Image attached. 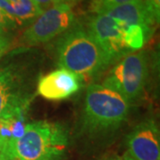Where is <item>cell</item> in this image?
<instances>
[{
  "label": "cell",
  "instance_id": "6da1fadb",
  "mask_svg": "<svg viewBox=\"0 0 160 160\" xmlns=\"http://www.w3.org/2000/svg\"><path fill=\"white\" fill-rule=\"evenodd\" d=\"M69 143V130L59 122L37 121L12 137L1 152L4 160H62Z\"/></svg>",
  "mask_w": 160,
  "mask_h": 160
},
{
  "label": "cell",
  "instance_id": "7a4b0ae2",
  "mask_svg": "<svg viewBox=\"0 0 160 160\" xmlns=\"http://www.w3.org/2000/svg\"><path fill=\"white\" fill-rule=\"evenodd\" d=\"M129 109V103L118 92L102 85H90L86 89L80 132L90 138L114 134L125 123Z\"/></svg>",
  "mask_w": 160,
  "mask_h": 160
},
{
  "label": "cell",
  "instance_id": "3957f363",
  "mask_svg": "<svg viewBox=\"0 0 160 160\" xmlns=\"http://www.w3.org/2000/svg\"><path fill=\"white\" fill-rule=\"evenodd\" d=\"M58 65L84 78H92L111 65L86 28L76 23L55 43Z\"/></svg>",
  "mask_w": 160,
  "mask_h": 160
},
{
  "label": "cell",
  "instance_id": "277c9868",
  "mask_svg": "<svg viewBox=\"0 0 160 160\" xmlns=\"http://www.w3.org/2000/svg\"><path fill=\"white\" fill-rule=\"evenodd\" d=\"M149 75V64L142 52H130L118 61L108 72L102 86L118 92L128 103L142 94Z\"/></svg>",
  "mask_w": 160,
  "mask_h": 160
},
{
  "label": "cell",
  "instance_id": "5b68a950",
  "mask_svg": "<svg viewBox=\"0 0 160 160\" xmlns=\"http://www.w3.org/2000/svg\"><path fill=\"white\" fill-rule=\"evenodd\" d=\"M33 96L29 78L21 67L0 69V119L22 118Z\"/></svg>",
  "mask_w": 160,
  "mask_h": 160
},
{
  "label": "cell",
  "instance_id": "8992f818",
  "mask_svg": "<svg viewBox=\"0 0 160 160\" xmlns=\"http://www.w3.org/2000/svg\"><path fill=\"white\" fill-rule=\"evenodd\" d=\"M74 4L51 7L30 23L22 35L20 46L30 47L45 44L66 32L76 24Z\"/></svg>",
  "mask_w": 160,
  "mask_h": 160
},
{
  "label": "cell",
  "instance_id": "52a82bcc",
  "mask_svg": "<svg viewBox=\"0 0 160 160\" xmlns=\"http://www.w3.org/2000/svg\"><path fill=\"white\" fill-rule=\"evenodd\" d=\"M86 29L96 41L112 64L132 52L127 48L120 26L105 13H92Z\"/></svg>",
  "mask_w": 160,
  "mask_h": 160
},
{
  "label": "cell",
  "instance_id": "ba28073f",
  "mask_svg": "<svg viewBox=\"0 0 160 160\" xmlns=\"http://www.w3.org/2000/svg\"><path fill=\"white\" fill-rule=\"evenodd\" d=\"M127 154L134 160H160L159 130L156 122H141L127 136Z\"/></svg>",
  "mask_w": 160,
  "mask_h": 160
},
{
  "label": "cell",
  "instance_id": "9c48e42d",
  "mask_svg": "<svg viewBox=\"0 0 160 160\" xmlns=\"http://www.w3.org/2000/svg\"><path fill=\"white\" fill-rule=\"evenodd\" d=\"M82 78L68 69H58L42 77L38 83L37 92L49 101H62L79 91Z\"/></svg>",
  "mask_w": 160,
  "mask_h": 160
},
{
  "label": "cell",
  "instance_id": "30bf717a",
  "mask_svg": "<svg viewBox=\"0 0 160 160\" xmlns=\"http://www.w3.org/2000/svg\"><path fill=\"white\" fill-rule=\"evenodd\" d=\"M0 9L17 26L29 25L44 12L32 0H0Z\"/></svg>",
  "mask_w": 160,
  "mask_h": 160
},
{
  "label": "cell",
  "instance_id": "8fae6325",
  "mask_svg": "<svg viewBox=\"0 0 160 160\" xmlns=\"http://www.w3.org/2000/svg\"><path fill=\"white\" fill-rule=\"evenodd\" d=\"M134 0H91L89 9L92 13H101Z\"/></svg>",
  "mask_w": 160,
  "mask_h": 160
},
{
  "label": "cell",
  "instance_id": "7c38bea8",
  "mask_svg": "<svg viewBox=\"0 0 160 160\" xmlns=\"http://www.w3.org/2000/svg\"><path fill=\"white\" fill-rule=\"evenodd\" d=\"M17 25L6 14L2 9H0V34H7L11 29H15Z\"/></svg>",
  "mask_w": 160,
  "mask_h": 160
},
{
  "label": "cell",
  "instance_id": "4fadbf2b",
  "mask_svg": "<svg viewBox=\"0 0 160 160\" xmlns=\"http://www.w3.org/2000/svg\"><path fill=\"white\" fill-rule=\"evenodd\" d=\"M43 11L53 7V6L62 5V4H76L79 0H32Z\"/></svg>",
  "mask_w": 160,
  "mask_h": 160
},
{
  "label": "cell",
  "instance_id": "5bb4252c",
  "mask_svg": "<svg viewBox=\"0 0 160 160\" xmlns=\"http://www.w3.org/2000/svg\"><path fill=\"white\" fill-rule=\"evenodd\" d=\"M11 46V39L7 34H0V58L8 51Z\"/></svg>",
  "mask_w": 160,
  "mask_h": 160
},
{
  "label": "cell",
  "instance_id": "9a60e30c",
  "mask_svg": "<svg viewBox=\"0 0 160 160\" xmlns=\"http://www.w3.org/2000/svg\"><path fill=\"white\" fill-rule=\"evenodd\" d=\"M114 160H134V159H132L131 157L126 153V154L123 155L122 157H119V158H115Z\"/></svg>",
  "mask_w": 160,
  "mask_h": 160
},
{
  "label": "cell",
  "instance_id": "2e32d148",
  "mask_svg": "<svg viewBox=\"0 0 160 160\" xmlns=\"http://www.w3.org/2000/svg\"><path fill=\"white\" fill-rule=\"evenodd\" d=\"M0 160H4V159H3V158H2L0 157Z\"/></svg>",
  "mask_w": 160,
  "mask_h": 160
}]
</instances>
